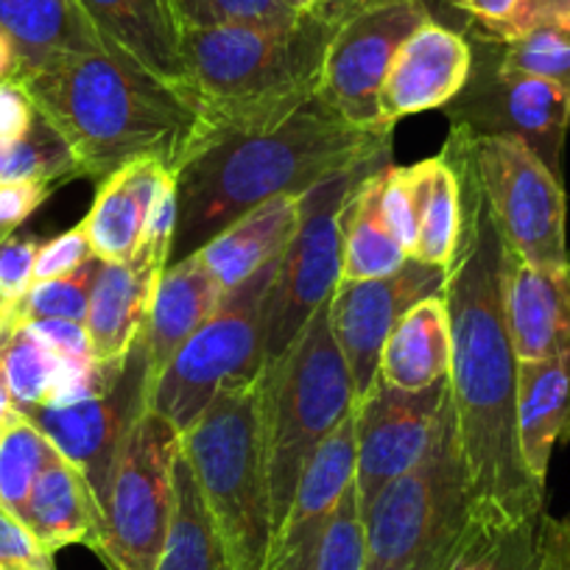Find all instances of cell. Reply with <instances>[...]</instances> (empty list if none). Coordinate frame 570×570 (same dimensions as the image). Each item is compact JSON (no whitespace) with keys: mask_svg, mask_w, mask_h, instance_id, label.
<instances>
[{"mask_svg":"<svg viewBox=\"0 0 570 570\" xmlns=\"http://www.w3.org/2000/svg\"><path fill=\"white\" fill-rule=\"evenodd\" d=\"M0 31L18 57L12 76L73 53L107 51L79 0H0Z\"/></svg>","mask_w":570,"mask_h":570,"instance_id":"obj_25","label":"cell"},{"mask_svg":"<svg viewBox=\"0 0 570 570\" xmlns=\"http://www.w3.org/2000/svg\"><path fill=\"white\" fill-rule=\"evenodd\" d=\"M473 73V42L462 31L428 20L394 53L377 96L383 124L442 109L464 90Z\"/></svg>","mask_w":570,"mask_h":570,"instance_id":"obj_17","label":"cell"},{"mask_svg":"<svg viewBox=\"0 0 570 570\" xmlns=\"http://www.w3.org/2000/svg\"><path fill=\"white\" fill-rule=\"evenodd\" d=\"M12 322H14V305L9 303V299H3V294H0V333L7 331Z\"/></svg>","mask_w":570,"mask_h":570,"instance_id":"obj_51","label":"cell"},{"mask_svg":"<svg viewBox=\"0 0 570 570\" xmlns=\"http://www.w3.org/2000/svg\"><path fill=\"white\" fill-rule=\"evenodd\" d=\"M377 375L405 392H422L451 375V320L442 294L400 316L383 344Z\"/></svg>","mask_w":570,"mask_h":570,"instance_id":"obj_28","label":"cell"},{"mask_svg":"<svg viewBox=\"0 0 570 570\" xmlns=\"http://www.w3.org/2000/svg\"><path fill=\"white\" fill-rule=\"evenodd\" d=\"M157 570H233L183 445L174 459V509Z\"/></svg>","mask_w":570,"mask_h":570,"instance_id":"obj_30","label":"cell"},{"mask_svg":"<svg viewBox=\"0 0 570 570\" xmlns=\"http://www.w3.org/2000/svg\"><path fill=\"white\" fill-rule=\"evenodd\" d=\"M364 520H361L353 479V484L344 490L342 501H338L336 514H333L320 559H316V570H364Z\"/></svg>","mask_w":570,"mask_h":570,"instance_id":"obj_39","label":"cell"},{"mask_svg":"<svg viewBox=\"0 0 570 570\" xmlns=\"http://www.w3.org/2000/svg\"><path fill=\"white\" fill-rule=\"evenodd\" d=\"M179 222V174H168L160 185V194L155 196L149 207V216L142 224L140 240H137L135 257L129 263L135 266L155 268V272H166L171 263L174 235H177Z\"/></svg>","mask_w":570,"mask_h":570,"instance_id":"obj_38","label":"cell"},{"mask_svg":"<svg viewBox=\"0 0 570 570\" xmlns=\"http://www.w3.org/2000/svg\"><path fill=\"white\" fill-rule=\"evenodd\" d=\"M0 570H26V568H20V564H3V562H0Z\"/></svg>","mask_w":570,"mask_h":570,"instance_id":"obj_54","label":"cell"},{"mask_svg":"<svg viewBox=\"0 0 570 570\" xmlns=\"http://www.w3.org/2000/svg\"><path fill=\"white\" fill-rule=\"evenodd\" d=\"M53 355L62 358H96L92 355L90 333H87L85 322H70V320H35L23 322Z\"/></svg>","mask_w":570,"mask_h":570,"instance_id":"obj_45","label":"cell"},{"mask_svg":"<svg viewBox=\"0 0 570 570\" xmlns=\"http://www.w3.org/2000/svg\"><path fill=\"white\" fill-rule=\"evenodd\" d=\"M451 12L470 20V29L479 35L498 37L518 14L520 0H448Z\"/></svg>","mask_w":570,"mask_h":570,"instance_id":"obj_46","label":"cell"},{"mask_svg":"<svg viewBox=\"0 0 570 570\" xmlns=\"http://www.w3.org/2000/svg\"><path fill=\"white\" fill-rule=\"evenodd\" d=\"M160 274L135 263L98 261L85 322L98 361H120L129 355L146 331Z\"/></svg>","mask_w":570,"mask_h":570,"instance_id":"obj_24","label":"cell"},{"mask_svg":"<svg viewBox=\"0 0 570 570\" xmlns=\"http://www.w3.org/2000/svg\"><path fill=\"white\" fill-rule=\"evenodd\" d=\"M20 520L51 557L68 546H90L92 551L98 548L101 520L96 498L85 475L62 453L42 470Z\"/></svg>","mask_w":570,"mask_h":570,"instance_id":"obj_27","label":"cell"},{"mask_svg":"<svg viewBox=\"0 0 570 570\" xmlns=\"http://www.w3.org/2000/svg\"><path fill=\"white\" fill-rule=\"evenodd\" d=\"M434 20L425 0H355L333 35L320 101L358 126H389L377 112L394 53L422 23Z\"/></svg>","mask_w":570,"mask_h":570,"instance_id":"obj_13","label":"cell"},{"mask_svg":"<svg viewBox=\"0 0 570 570\" xmlns=\"http://www.w3.org/2000/svg\"><path fill=\"white\" fill-rule=\"evenodd\" d=\"M383 166L370 168L350 190L342 210V283L389 277L409 252L400 246L381 210Z\"/></svg>","mask_w":570,"mask_h":570,"instance_id":"obj_29","label":"cell"},{"mask_svg":"<svg viewBox=\"0 0 570 570\" xmlns=\"http://www.w3.org/2000/svg\"><path fill=\"white\" fill-rule=\"evenodd\" d=\"M57 355L18 320L0 333V377L7 383L14 409L42 405L51 392Z\"/></svg>","mask_w":570,"mask_h":570,"instance_id":"obj_33","label":"cell"},{"mask_svg":"<svg viewBox=\"0 0 570 570\" xmlns=\"http://www.w3.org/2000/svg\"><path fill=\"white\" fill-rule=\"evenodd\" d=\"M314 3H316V0H314Z\"/></svg>","mask_w":570,"mask_h":570,"instance_id":"obj_56","label":"cell"},{"mask_svg":"<svg viewBox=\"0 0 570 570\" xmlns=\"http://www.w3.org/2000/svg\"><path fill=\"white\" fill-rule=\"evenodd\" d=\"M79 177L81 174L73 155L42 115H37L35 124L23 137L7 142V155H3V166H0V183H42L57 188V185Z\"/></svg>","mask_w":570,"mask_h":570,"instance_id":"obj_34","label":"cell"},{"mask_svg":"<svg viewBox=\"0 0 570 570\" xmlns=\"http://www.w3.org/2000/svg\"><path fill=\"white\" fill-rule=\"evenodd\" d=\"M79 7L107 51L140 65L185 101L188 70L183 59V20L174 0H79Z\"/></svg>","mask_w":570,"mask_h":570,"instance_id":"obj_19","label":"cell"},{"mask_svg":"<svg viewBox=\"0 0 570 570\" xmlns=\"http://www.w3.org/2000/svg\"><path fill=\"white\" fill-rule=\"evenodd\" d=\"M98 257L79 268L73 274H65L57 279H40L29 288L23 299L14 305V320L23 322L35 320H70V322H87V311H90V292L92 279H96Z\"/></svg>","mask_w":570,"mask_h":570,"instance_id":"obj_36","label":"cell"},{"mask_svg":"<svg viewBox=\"0 0 570 570\" xmlns=\"http://www.w3.org/2000/svg\"><path fill=\"white\" fill-rule=\"evenodd\" d=\"M537 23H568L570 26V0H520L518 14L512 23L495 37V40H507V37L520 35V31L531 29Z\"/></svg>","mask_w":570,"mask_h":570,"instance_id":"obj_48","label":"cell"},{"mask_svg":"<svg viewBox=\"0 0 570 570\" xmlns=\"http://www.w3.org/2000/svg\"><path fill=\"white\" fill-rule=\"evenodd\" d=\"M361 174H342L305 194L303 222L279 257L263 311V370L292 350L305 325L336 294L342 283V210Z\"/></svg>","mask_w":570,"mask_h":570,"instance_id":"obj_11","label":"cell"},{"mask_svg":"<svg viewBox=\"0 0 570 570\" xmlns=\"http://www.w3.org/2000/svg\"><path fill=\"white\" fill-rule=\"evenodd\" d=\"M179 445L194 468L233 570H268L274 529L261 377L218 392L205 414L179 434Z\"/></svg>","mask_w":570,"mask_h":570,"instance_id":"obj_6","label":"cell"},{"mask_svg":"<svg viewBox=\"0 0 570 570\" xmlns=\"http://www.w3.org/2000/svg\"><path fill=\"white\" fill-rule=\"evenodd\" d=\"M358 405V403H355ZM355 479V409L305 468L292 512L274 537L268 570H316L322 542L344 490Z\"/></svg>","mask_w":570,"mask_h":570,"instance_id":"obj_18","label":"cell"},{"mask_svg":"<svg viewBox=\"0 0 570 570\" xmlns=\"http://www.w3.org/2000/svg\"><path fill=\"white\" fill-rule=\"evenodd\" d=\"M224 294L227 292L202 261L199 252L168 263L166 272L157 279L149 322L142 331L151 383L163 375L183 344L216 314Z\"/></svg>","mask_w":570,"mask_h":570,"instance_id":"obj_21","label":"cell"},{"mask_svg":"<svg viewBox=\"0 0 570 570\" xmlns=\"http://www.w3.org/2000/svg\"><path fill=\"white\" fill-rule=\"evenodd\" d=\"M9 79L62 137L81 177L101 183L137 160H160L179 174L190 160L194 109L118 53H73Z\"/></svg>","mask_w":570,"mask_h":570,"instance_id":"obj_4","label":"cell"},{"mask_svg":"<svg viewBox=\"0 0 570 570\" xmlns=\"http://www.w3.org/2000/svg\"><path fill=\"white\" fill-rule=\"evenodd\" d=\"M462 185V235L442 299L451 320V397L475 514L490 540L542 518L546 484L531 475L518 434V355L503 311L507 244L479 179L445 155Z\"/></svg>","mask_w":570,"mask_h":570,"instance_id":"obj_1","label":"cell"},{"mask_svg":"<svg viewBox=\"0 0 570 570\" xmlns=\"http://www.w3.org/2000/svg\"><path fill=\"white\" fill-rule=\"evenodd\" d=\"M305 196H277L240 216L199 249L224 292L277 261L297 235Z\"/></svg>","mask_w":570,"mask_h":570,"instance_id":"obj_23","label":"cell"},{"mask_svg":"<svg viewBox=\"0 0 570 570\" xmlns=\"http://www.w3.org/2000/svg\"><path fill=\"white\" fill-rule=\"evenodd\" d=\"M425 3L431 7V12H434V20H436V12H440V9H448V12H451L448 0H425Z\"/></svg>","mask_w":570,"mask_h":570,"instance_id":"obj_52","label":"cell"},{"mask_svg":"<svg viewBox=\"0 0 570 570\" xmlns=\"http://www.w3.org/2000/svg\"><path fill=\"white\" fill-rule=\"evenodd\" d=\"M35 104L14 79H0V140L12 142L35 124Z\"/></svg>","mask_w":570,"mask_h":570,"instance_id":"obj_47","label":"cell"},{"mask_svg":"<svg viewBox=\"0 0 570 570\" xmlns=\"http://www.w3.org/2000/svg\"><path fill=\"white\" fill-rule=\"evenodd\" d=\"M0 562L26 570H51L53 557L37 542L29 525L0 503Z\"/></svg>","mask_w":570,"mask_h":570,"instance_id":"obj_42","label":"cell"},{"mask_svg":"<svg viewBox=\"0 0 570 570\" xmlns=\"http://www.w3.org/2000/svg\"><path fill=\"white\" fill-rule=\"evenodd\" d=\"M12 414H14V403L7 392V383H3V377H0V425H3Z\"/></svg>","mask_w":570,"mask_h":570,"instance_id":"obj_50","label":"cell"},{"mask_svg":"<svg viewBox=\"0 0 570 570\" xmlns=\"http://www.w3.org/2000/svg\"><path fill=\"white\" fill-rule=\"evenodd\" d=\"M381 210L386 218L389 229L400 240L409 257L414 255L416 246V205L411 194L409 171L405 168H383L381 185Z\"/></svg>","mask_w":570,"mask_h":570,"instance_id":"obj_40","label":"cell"},{"mask_svg":"<svg viewBox=\"0 0 570 570\" xmlns=\"http://www.w3.org/2000/svg\"><path fill=\"white\" fill-rule=\"evenodd\" d=\"M445 274L448 268L425 266L409 257L389 277L338 283L336 294L327 303V316H331V331L353 375L355 397H364L375 383L383 344L400 316L420 299L442 294Z\"/></svg>","mask_w":570,"mask_h":570,"instance_id":"obj_16","label":"cell"},{"mask_svg":"<svg viewBox=\"0 0 570 570\" xmlns=\"http://www.w3.org/2000/svg\"><path fill=\"white\" fill-rule=\"evenodd\" d=\"M59 456L40 428L14 409L0 425V503L20 518L42 470Z\"/></svg>","mask_w":570,"mask_h":570,"instance_id":"obj_32","label":"cell"},{"mask_svg":"<svg viewBox=\"0 0 570 570\" xmlns=\"http://www.w3.org/2000/svg\"><path fill=\"white\" fill-rule=\"evenodd\" d=\"M168 174L160 160H137L98 183L96 202L81 222L98 261L129 263L135 257L142 224Z\"/></svg>","mask_w":570,"mask_h":570,"instance_id":"obj_22","label":"cell"},{"mask_svg":"<svg viewBox=\"0 0 570 570\" xmlns=\"http://www.w3.org/2000/svg\"><path fill=\"white\" fill-rule=\"evenodd\" d=\"M40 244L31 238H7L0 244V294L12 305L35 285V263Z\"/></svg>","mask_w":570,"mask_h":570,"instance_id":"obj_43","label":"cell"},{"mask_svg":"<svg viewBox=\"0 0 570 570\" xmlns=\"http://www.w3.org/2000/svg\"><path fill=\"white\" fill-rule=\"evenodd\" d=\"M503 311L518 361H546L570 350V263L540 268L507 246Z\"/></svg>","mask_w":570,"mask_h":570,"instance_id":"obj_20","label":"cell"},{"mask_svg":"<svg viewBox=\"0 0 570 570\" xmlns=\"http://www.w3.org/2000/svg\"><path fill=\"white\" fill-rule=\"evenodd\" d=\"M498 68L507 73L537 76L570 90V26L537 23L520 35L495 40Z\"/></svg>","mask_w":570,"mask_h":570,"instance_id":"obj_35","label":"cell"},{"mask_svg":"<svg viewBox=\"0 0 570 570\" xmlns=\"http://www.w3.org/2000/svg\"><path fill=\"white\" fill-rule=\"evenodd\" d=\"M353 7L355 0H316L277 29L183 26L185 104L196 115L190 160L233 137L274 129L314 101L327 48Z\"/></svg>","mask_w":570,"mask_h":570,"instance_id":"obj_3","label":"cell"},{"mask_svg":"<svg viewBox=\"0 0 570 570\" xmlns=\"http://www.w3.org/2000/svg\"><path fill=\"white\" fill-rule=\"evenodd\" d=\"M364 520V570H459L492 542L481 529L448 397L425 456L377 492Z\"/></svg>","mask_w":570,"mask_h":570,"instance_id":"obj_5","label":"cell"},{"mask_svg":"<svg viewBox=\"0 0 570 570\" xmlns=\"http://www.w3.org/2000/svg\"><path fill=\"white\" fill-rule=\"evenodd\" d=\"M285 3H288V7H292V9H297V12H303V9L314 7V0H285Z\"/></svg>","mask_w":570,"mask_h":570,"instance_id":"obj_53","label":"cell"},{"mask_svg":"<svg viewBox=\"0 0 570 570\" xmlns=\"http://www.w3.org/2000/svg\"><path fill=\"white\" fill-rule=\"evenodd\" d=\"M409 171L411 194L416 205L414 261L425 266H451L462 235V185L445 157H431Z\"/></svg>","mask_w":570,"mask_h":570,"instance_id":"obj_31","label":"cell"},{"mask_svg":"<svg viewBox=\"0 0 570 570\" xmlns=\"http://www.w3.org/2000/svg\"><path fill=\"white\" fill-rule=\"evenodd\" d=\"M518 434L525 468L546 484L553 448L570 440V350L546 361H518Z\"/></svg>","mask_w":570,"mask_h":570,"instance_id":"obj_26","label":"cell"},{"mask_svg":"<svg viewBox=\"0 0 570 570\" xmlns=\"http://www.w3.org/2000/svg\"><path fill=\"white\" fill-rule=\"evenodd\" d=\"M149 361H146V338L140 336L126 355L118 381L107 392L81 400L76 405H35V409L23 411L53 442V448L85 475L92 498H96L98 520H101L104 503H107L120 445L140 411L149 405Z\"/></svg>","mask_w":570,"mask_h":570,"instance_id":"obj_14","label":"cell"},{"mask_svg":"<svg viewBox=\"0 0 570 570\" xmlns=\"http://www.w3.org/2000/svg\"><path fill=\"white\" fill-rule=\"evenodd\" d=\"M53 194L42 183H0V244L12 238L14 229Z\"/></svg>","mask_w":570,"mask_h":570,"instance_id":"obj_44","label":"cell"},{"mask_svg":"<svg viewBox=\"0 0 570 570\" xmlns=\"http://www.w3.org/2000/svg\"><path fill=\"white\" fill-rule=\"evenodd\" d=\"M445 155L459 157L479 179L503 244L540 268L570 263L568 199L562 179L512 135H473L453 126Z\"/></svg>","mask_w":570,"mask_h":570,"instance_id":"obj_8","label":"cell"},{"mask_svg":"<svg viewBox=\"0 0 570 570\" xmlns=\"http://www.w3.org/2000/svg\"><path fill=\"white\" fill-rule=\"evenodd\" d=\"M261 383L263 451L272 492V529L277 537L292 512L305 468L358 403L350 366L331 331L327 305L305 325L292 350L263 370Z\"/></svg>","mask_w":570,"mask_h":570,"instance_id":"obj_7","label":"cell"},{"mask_svg":"<svg viewBox=\"0 0 570 570\" xmlns=\"http://www.w3.org/2000/svg\"><path fill=\"white\" fill-rule=\"evenodd\" d=\"M451 397V381L405 392L381 375L355 405V495L366 512L377 492L409 473L428 453Z\"/></svg>","mask_w":570,"mask_h":570,"instance_id":"obj_15","label":"cell"},{"mask_svg":"<svg viewBox=\"0 0 570 570\" xmlns=\"http://www.w3.org/2000/svg\"><path fill=\"white\" fill-rule=\"evenodd\" d=\"M279 257L229 288L216 314L151 383L149 405L179 434L205 414L218 392L263 375V311Z\"/></svg>","mask_w":570,"mask_h":570,"instance_id":"obj_9","label":"cell"},{"mask_svg":"<svg viewBox=\"0 0 570 570\" xmlns=\"http://www.w3.org/2000/svg\"><path fill=\"white\" fill-rule=\"evenodd\" d=\"M14 65H18V57H14L12 42L0 31V79H9L14 73Z\"/></svg>","mask_w":570,"mask_h":570,"instance_id":"obj_49","label":"cell"},{"mask_svg":"<svg viewBox=\"0 0 570 570\" xmlns=\"http://www.w3.org/2000/svg\"><path fill=\"white\" fill-rule=\"evenodd\" d=\"M475 35L473 73L464 90L448 104L453 126L473 135H512L562 179L564 137L570 129V90L537 76L498 68L495 42Z\"/></svg>","mask_w":570,"mask_h":570,"instance_id":"obj_12","label":"cell"},{"mask_svg":"<svg viewBox=\"0 0 570 570\" xmlns=\"http://www.w3.org/2000/svg\"><path fill=\"white\" fill-rule=\"evenodd\" d=\"M92 257H96L92 255V246L90 240H87L85 227L79 224V227L68 229V233L57 235V238L40 246L35 263V283L79 272V268L85 266V263H90Z\"/></svg>","mask_w":570,"mask_h":570,"instance_id":"obj_41","label":"cell"},{"mask_svg":"<svg viewBox=\"0 0 570 570\" xmlns=\"http://www.w3.org/2000/svg\"><path fill=\"white\" fill-rule=\"evenodd\" d=\"M183 26H263L277 29L299 18L285 0H174ZM305 12V9H303Z\"/></svg>","mask_w":570,"mask_h":570,"instance_id":"obj_37","label":"cell"},{"mask_svg":"<svg viewBox=\"0 0 570 570\" xmlns=\"http://www.w3.org/2000/svg\"><path fill=\"white\" fill-rule=\"evenodd\" d=\"M51 570H53V568H51Z\"/></svg>","mask_w":570,"mask_h":570,"instance_id":"obj_57","label":"cell"},{"mask_svg":"<svg viewBox=\"0 0 570 570\" xmlns=\"http://www.w3.org/2000/svg\"><path fill=\"white\" fill-rule=\"evenodd\" d=\"M392 149V126H358L314 98L283 124L233 137L179 171L171 263L210 244L263 202L305 196L342 174L366 171Z\"/></svg>","mask_w":570,"mask_h":570,"instance_id":"obj_2","label":"cell"},{"mask_svg":"<svg viewBox=\"0 0 570 570\" xmlns=\"http://www.w3.org/2000/svg\"><path fill=\"white\" fill-rule=\"evenodd\" d=\"M3 155H7V142L0 140V166H3Z\"/></svg>","mask_w":570,"mask_h":570,"instance_id":"obj_55","label":"cell"},{"mask_svg":"<svg viewBox=\"0 0 570 570\" xmlns=\"http://www.w3.org/2000/svg\"><path fill=\"white\" fill-rule=\"evenodd\" d=\"M179 431L151 405L120 445L96 553L112 570H157L174 509Z\"/></svg>","mask_w":570,"mask_h":570,"instance_id":"obj_10","label":"cell"}]
</instances>
